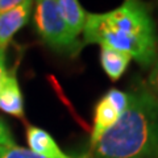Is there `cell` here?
Listing matches in <instances>:
<instances>
[{"instance_id": "6da1fadb", "label": "cell", "mask_w": 158, "mask_h": 158, "mask_svg": "<svg viewBox=\"0 0 158 158\" xmlns=\"http://www.w3.org/2000/svg\"><path fill=\"white\" fill-rule=\"evenodd\" d=\"M82 33L85 44L127 53L144 69L154 63L158 54L156 23L144 0H124L112 11L87 15Z\"/></svg>"}, {"instance_id": "7a4b0ae2", "label": "cell", "mask_w": 158, "mask_h": 158, "mask_svg": "<svg viewBox=\"0 0 158 158\" xmlns=\"http://www.w3.org/2000/svg\"><path fill=\"white\" fill-rule=\"evenodd\" d=\"M94 149L95 158H154L158 152V99L141 83L116 124Z\"/></svg>"}, {"instance_id": "3957f363", "label": "cell", "mask_w": 158, "mask_h": 158, "mask_svg": "<svg viewBox=\"0 0 158 158\" xmlns=\"http://www.w3.org/2000/svg\"><path fill=\"white\" fill-rule=\"evenodd\" d=\"M33 24L40 38L53 50L75 57L82 49L63 20L57 0H36Z\"/></svg>"}, {"instance_id": "277c9868", "label": "cell", "mask_w": 158, "mask_h": 158, "mask_svg": "<svg viewBox=\"0 0 158 158\" xmlns=\"http://www.w3.org/2000/svg\"><path fill=\"white\" fill-rule=\"evenodd\" d=\"M32 8L33 0H25L20 6L0 13V50H6L15 34L29 21Z\"/></svg>"}, {"instance_id": "5b68a950", "label": "cell", "mask_w": 158, "mask_h": 158, "mask_svg": "<svg viewBox=\"0 0 158 158\" xmlns=\"http://www.w3.org/2000/svg\"><path fill=\"white\" fill-rule=\"evenodd\" d=\"M0 110L19 118H24L25 116L24 96L16 77V70H8L0 90Z\"/></svg>"}, {"instance_id": "8992f818", "label": "cell", "mask_w": 158, "mask_h": 158, "mask_svg": "<svg viewBox=\"0 0 158 158\" xmlns=\"http://www.w3.org/2000/svg\"><path fill=\"white\" fill-rule=\"evenodd\" d=\"M120 116H121V112L117 110V107L106 95L96 103L95 111H94L91 146L95 145L103 137V135L116 124V121L118 120Z\"/></svg>"}, {"instance_id": "52a82bcc", "label": "cell", "mask_w": 158, "mask_h": 158, "mask_svg": "<svg viewBox=\"0 0 158 158\" xmlns=\"http://www.w3.org/2000/svg\"><path fill=\"white\" fill-rule=\"evenodd\" d=\"M27 142L32 152L46 158H79L66 154L58 146L50 133L34 125L27 128Z\"/></svg>"}, {"instance_id": "ba28073f", "label": "cell", "mask_w": 158, "mask_h": 158, "mask_svg": "<svg viewBox=\"0 0 158 158\" xmlns=\"http://www.w3.org/2000/svg\"><path fill=\"white\" fill-rule=\"evenodd\" d=\"M132 57L127 53L115 50L111 48L100 46V65L112 82L118 81L127 71Z\"/></svg>"}, {"instance_id": "9c48e42d", "label": "cell", "mask_w": 158, "mask_h": 158, "mask_svg": "<svg viewBox=\"0 0 158 158\" xmlns=\"http://www.w3.org/2000/svg\"><path fill=\"white\" fill-rule=\"evenodd\" d=\"M57 2L69 29L75 37H79V34L83 32L88 13L83 9L79 0H57Z\"/></svg>"}, {"instance_id": "30bf717a", "label": "cell", "mask_w": 158, "mask_h": 158, "mask_svg": "<svg viewBox=\"0 0 158 158\" xmlns=\"http://www.w3.org/2000/svg\"><path fill=\"white\" fill-rule=\"evenodd\" d=\"M0 158H46L40 156L31 149L20 148L17 145L12 146H0ZM79 158H91L90 156H82Z\"/></svg>"}, {"instance_id": "8fae6325", "label": "cell", "mask_w": 158, "mask_h": 158, "mask_svg": "<svg viewBox=\"0 0 158 158\" xmlns=\"http://www.w3.org/2000/svg\"><path fill=\"white\" fill-rule=\"evenodd\" d=\"M16 145L11 129L6 124V121L0 117V146H12Z\"/></svg>"}, {"instance_id": "7c38bea8", "label": "cell", "mask_w": 158, "mask_h": 158, "mask_svg": "<svg viewBox=\"0 0 158 158\" xmlns=\"http://www.w3.org/2000/svg\"><path fill=\"white\" fill-rule=\"evenodd\" d=\"M149 90L154 94L158 99V54H157V58L154 63L152 65V70L149 74Z\"/></svg>"}, {"instance_id": "4fadbf2b", "label": "cell", "mask_w": 158, "mask_h": 158, "mask_svg": "<svg viewBox=\"0 0 158 158\" xmlns=\"http://www.w3.org/2000/svg\"><path fill=\"white\" fill-rule=\"evenodd\" d=\"M7 74H8V70L6 65V50H0V90H2L3 83L6 81Z\"/></svg>"}, {"instance_id": "5bb4252c", "label": "cell", "mask_w": 158, "mask_h": 158, "mask_svg": "<svg viewBox=\"0 0 158 158\" xmlns=\"http://www.w3.org/2000/svg\"><path fill=\"white\" fill-rule=\"evenodd\" d=\"M24 2H25V0H0V13L9 11V9L20 6V4Z\"/></svg>"}, {"instance_id": "9a60e30c", "label": "cell", "mask_w": 158, "mask_h": 158, "mask_svg": "<svg viewBox=\"0 0 158 158\" xmlns=\"http://www.w3.org/2000/svg\"><path fill=\"white\" fill-rule=\"evenodd\" d=\"M157 156H158V152H157Z\"/></svg>"}]
</instances>
